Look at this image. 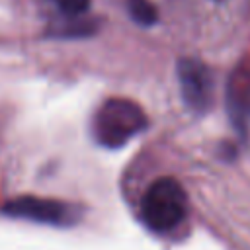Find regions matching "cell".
<instances>
[{
	"label": "cell",
	"mask_w": 250,
	"mask_h": 250,
	"mask_svg": "<svg viewBox=\"0 0 250 250\" xmlns=\"http://www.w3.org/2000/svg\"><path fill=\"white\" fill-rule=\"evenodd\" d=\"M148 125L145 109L129 98L105 100L92 119V135L105 148H119Z\"/></svg>",
	"instance_id": "6da1fadb"
},
{
	"label": "cell",
	"mask_w": 250,
	"mask_h": 250,
	"mask_svg": "<svg viewBox=\"0 0 250 250\" xmlns=\"http://www.w3.org/2000/svg\"><path fill=\"white\" fill-rule=\"evenodd\" d=\"M188 215V193L184 186L172 178H156L141 199V219L154 232L174 230Z\"/></svg>",
	"instance_id": "7a4b0ae2"
},
{
	"label": "cell",
	"mask_w": 250,
	"mask_h": 250,
	"mask_svg": "<svg viewBox=\"0 0 250 250\" xmlns=\"http://www.w3.org/2000/svg\"><path fill=\"white\" fill-rule=\"evenodd\" d=\"M2 211L16 219H27V221H35L43 225H57V227H68L80 219L78 207L59 201V199L33 197V195L16 197L8 201Z\"/></svg>",
	"instance_id": "3957f363"
},
{
	"label": "cell",
	"mask_w": 250,
	"mask_h": 250,
	"mask_svg": "<svg viewBox=\"0 0 250 250\" xmlns=\"http://www.w3.org/2000/svg\"><path fill=\"white\" fill-rule=\"evenodd\" d=\"M180 94L184 104L195 111L205 113L213 104V74L197 59H180L176 64Z\"/></svg>",
	"instance_id": "277c9868"
},
{
	"label": "cell",
	"mask_w": 250,
	"mask_h": 250,
	"mask_svg": "<svg viewBox=\"0 0 250 250\" xmlns=\"http://www.w3.org/2000/svg\"><path fill=\"white\" fill-rule=\"evenodd\" d=\"M227 113L238 131L250 127V57L240 59L227 78Z\"/></svg>",
	"instance_id": "5b68a950"
},
{
	"label": "cell",
	"mask_w": 250,
	"mask_h": 250,
	"mask_svg": "<svg viewBox=\"0 0 250 250\" xmlns=\"http://www.w3.org/2000/svg\"><path fill=\"white\" fill-rule=\"evenodd\" d=\"M127 14L133 21H137L143 27L154 25L158 21V10L150 0H127Z\"/></svg>",
	"instance_id": "8992f818"
},
{
	"label": "cell",
	"mask_w": 250,
	"mask_h": 250,
	"mask_svg": "<svg viewBox=\"0 0 250 250\" xmlns=\"http://www.w3.org/2000/svg\"><path fill=\"white\" fill-rule=\"evenodd\" d=\"M53 4L66 18H78L90 8V0H53Z\"/></svg>",
	"instance_id": "52a82bcc"
},
{
	"label": "cell",
	"mask_w": 250,
	"mask_h": 250,
	"mask_svg": "<svg viewBox=\"0 0 250 250\" xmlns=\"http://www.w3.org/2000/svg\"><path fill=\"white\" fill-rule=\"evenodd\" d=\"M215 2H223V0H215Z\"/></svg>",
	"instance_id": "ba28073f"
}]
</instances>
